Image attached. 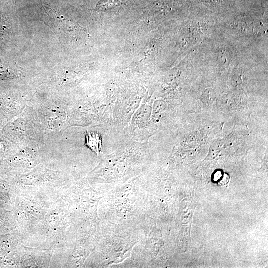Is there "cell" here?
Returning <instances> with one entry per match:
<instances>
[{
    "mask_svg": "<svg viewBox=\"0 0 268 268\" xmlns=\"http://www.w3.org/2000/svg\"><path fill=\"white\" fill-rule=\"evenodd\" d=\"M229 180L230 176L229 175L226 173H224L221 179L218 181V184L221 186H225L228 183Z\"/></svg>",
    "mask_w": 268,
    "mask_h": 268,
    "instance_id": "7a4b0ae2",
    "label": "cell"
},
{
    "mask_svg": "<svg viewBox=\"0 0 268 268\" xmlns=\"http://www.w3.org/2000/svg\"><path fill=\"white\" fill-rule=\"evenodd\" d=\"M85 144L98 156L102 146L101 138L98 134L88 131L86 136Z\"/></svg>",
    "mask_w": 268,
    "mask_h": 268,
    "instance_id": "6da1fadb",
    "label": "cell"
}]
</instances>
